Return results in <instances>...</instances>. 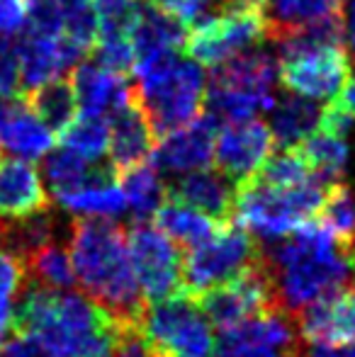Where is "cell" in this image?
Masks as SVG:
<instances>
[{"label": "cell", "mask_w": 355, "mask_h": 357, "mask_svg": "<svg viewBox=\"0 0 355 357\" xmlns=\"http://www.w3.org/2000/svg\"><path fill=\"white\" fill-rule=\"evenodd\" d=\"M273 273L278 304L285 314L304 309L322 294L341 289L353 278L351 250L341 248L319 221H304L292 238L263 255Z\"/></svg>", "instance_id": "2"}, {"label": "cell", "mask_w": 355, "mask_h": 357, "mask_svg": "<svg viewBox=\"0 0 355 357\" xmlns=\"http://www.w3.org/2000/svg\"><path fill=\"white\" fill-rule=\"evenodd\" d=\"M236 345H256V348H270L275 353H285L287 357H297V338H294L292 324L287 314L280 309L258 314L246 319L234 328L222 331L219 348H236Z\"/></svg>", "instance_id": "20"}, {"label": "cell", "mask_w": 355, "mask_h": 357, "mask_svg": "<svg viewBox=\"0 0 355 357\" xmlns=\"http://www.w3.org/2000/svg\"><path fill=\"white\" fill-rule=\"evenodd\" d=\"M20 73L27 93L37 90L39 85L49 83L54 78H61V73L71 71L86 54L71 44L66 37H47V34L22 32L17 42Z\"/></svg>", "instance_id": "14"}, {"label": "cell", "mask_w": 355, "mask_h": 357, "mask_svg": "<svg viewBox=\"0 0 355 357\" xmlns=\"http://www.w3.org/2000/svg\"><path fill=\"white\" fill-rule=\"evenodd\" d=\"M24 270L49 289L68 291L76 284V270H73L71 255L61 245H44L32 258L24 260Z\"/></svg>", "instance_id": "33"}, {"label": "cell", "mask_w": 355, "mask_h": 357, "mask_svg": "<svg viewBox=\"0 0 355 357\" xmlns=\"http://www.w3.org/2000/svg\"><path fill=\"white\" fill-rule=\"evenodd\" d=\"M0 357H63L52 343L34 333H20L15 331L13 338L5 343Z\"/></svg>", "instance_id": "37"}, {"label": "cell", "mask_w": 355, "mask_h": 357, "mask_svg": "<svg viewBox=\"0 0 355 357\" xmlns=\"http://www.w3.org/2000/svg\"><path fill=\"white\" fill-rule=\"evenodd\" d=\"M24 100L54 134H61L78 117L76 93H73L71 83L63 78H54L49 83L39 85L37 90L24 95Z\"/></svg>", "instance_id": "28"}, {"label": "cell", "mask_w": 355, "mask_h": 357, "mask_svg": "<svg viewBox=\"0 0 355 357\" xmlns=\"http://www.w3.org/2000/svg\"><path fill=\"white\" fill-rule=\"evenodd\" d=\"M109 122V168L114 173L139 165L151 158V151L156 146V129L149 122L146 112L137 102V93L129 105L112 114Z\"/></svg>", "instance_id": "15"}, {"label": "cell", "mask_w": 355, "mask_h": 357, "mask_svg": "<svg viewBox=\"0 0 355 357\" xmlns=\"http://www.w3.org/2000/svg\"><path fill=\"white\" fill-rule=\"evenodd\" d=\"M326 188L317 178L287 190L268 188L261 180L248 178L236 188L232 221L261 238H282L319 214Z\"/></svg>", "instance_id": "4"}, {"label": "cell", "mask_w": 355, "mask_h": 357, "mask_svg": "<svg viewBox=\"0 0 355 357\" xmlns=\"http://www.w3.org/2000/svg\"><path fill=\"white\" fill-rule=\"evenodd\" d=\"M95 170L90 168L86 158L63 149V146H59L56 151H49L47 160H44V175H47V183L52 188L54 197H63V195L83 188L95 175Z\"/></svg>", "instance_id": "32"}, {"label": "cell", "mask_w": 355, "mask_h": 357, "mask_svg": "<svg viewBox=\"0 0 355 357\" xmlns=\"http://www.w3.org/2000/svg\"><path fill=\"white\" fill-rule=\"evenodd\" d=\"M256 180L266 183L268 188L275 190H287V188H297V185L312 180V170H309L307 160L302 158L297 149H282L280 153H270L268 160L261 165L256 175Z\"/></svg>", "instance_id": "34"}, {"label": "cell", "mask_w": 355, "mask_h": 357, "mask_svg": "<svg viewBox=\"0 0 355 357\" xmlns=\"http://www.w3.org/2000/svg\"><path fill=\"white\" fill-rule=\"evenodd\" d=\"M13 328V304L10 301H0V340L5 338V333Z\"/></svg>", "instance_id": "43"}, {"label": "cell", "mask_w": 355, "mask_h": 357, "mask_svg": "<svg viewBox=\"0 0 355 357\" xmlns=\"http://www.w3.org/2000/svg\"><path fill=\"white\" fill-rule=\"evenodd\" d=\"M24 275H27V270H24L22 260L0 248V301H10L17 294Z\"/></svg>", "instance_id": "38"}, {"label": "cell", "mask_w": 355, "mask_h": 357, "mask_svg": "<svg viewBox=\"0 0 355 357\" xmlns=\"http://www.w3.org/2000/svg\"><path fill=\"white\" fill-rule=\"evenodd\" d=\"M137 326L156 357H212L217 350L212 324L185 287L166 299L144 304Z\"/></svg>", "instance_id": "6"}, {"label": "cell", "mask_w": 355, "mask_h": 357, "mask_svg": "<svg viewBox=\"0 0 355 357\" xmlns=\"http://www.w3.org/2000/svg\"><path fill=\"white\" fill-rule=\"evenodd\" d=\"M253 3H261V5H263V3H266V0H253Z\"/></svg>", "instance_id": "45"}, {"label": "cell", "mask_w": 355, "mask_h": 357, "mask_svg": "<svg viewBox=\"0 0 355 357\" xmlns=\"http://www.w3.org/2000/svg\"><path fill=\"white\" fill-rule=\"evenodd\" d=\"M54 216L49 209L37 212L24 219H0V248L24 263L37 250L52 243L54 238Z\"/></svg>", "instance_id": "26"}, {"label": "cell", "mask_w": 355, "mask_h": 357, "mask_svg": "<svg viewBox=\"0 0 355 357\" xmlns=\"http://www.w3.org/2000/svg\"><path fill=\"white\" fill-rule=\"evenodd\" d=\"M297 357H302V355H297Z\"/></svg>", "instance_id": "46"}, {"label": "cell", "mask_w": 355, "mask_h": 357, "mask_svg": "<svg viewBox=\"0 0 355 357\" xmlns=\"http://www.w3.org/2000/svg\"><path fill=\"white\" fill-rule=\"evenodd\" d=\"M299 333L312 345L355 340V289H333L299 311Z\"/></svg>", "instance_id": "13"}, {"label": "cell", "mask_w": 355, "mask_h": 357, "mask_svg": "<svg viewBox=\"0 0 355 357\" xmlns=\"http://www.w3.org/2000/svg\"><path fill=\"white\" fill-rule=\"evenodd\" d=\"M333 100H336V102L341 105V107H346L348 112L355 114V75H348L346 85H343L341 93H338Z\"/></svg>", "instance_id": "41"}, {"label": "cell", "mask_w": 355, "mask_h": 357, "mask_svg": "<svg viewBox=\"0 0 355 357\" xmlns=\"http://www.w3.org/2000/svg\"><path fill=\"white\" fill-rule=\"evenodd\" d=\"M217 117L199 114L192 122L161 134L151 151V163L158 173L185 175L192 170H202L214 158V142H217Z\"/></svg>", "instance_id": "12"}, {"label": "cell", "mask_w": 355, "mask_h": 357, "mask_svg": "<svg viewBox=\"0 0 355 357\" xmlns=\"http://www.w3.org/2000/svg\"><path fill=\"white\" fill-rule=\"evenodd\" d=\"M68 83L76 93L78 109L88 114L112 117L117 109H122L134 100V85L127 83V75L109 71L98 61L76 63L71 68Z\"/></svg>", "instance_id": "16"}, {"label": "cell", "mask_w": 355, "mask_h": 357, "mask_svg": "<svg viewBox=\"0 0 355 357\" xmlns=\"http://www.w3.org/2000/svg\"><path fill=\"white\" fill-rule=\"evenodd\" d=\"M153 226H156L158 231H163L178 248L183 245V248L190 250L202 243V241L212 238V236L227 224H219V221L199 214L197 209L166 197V202L153 214Z\"/></svg>", "instance_id": "24"}, {"label": "cell", "mask_w": 355, "mask_h": 357, "mask_svg": "<svg viewBox=\"0 0 355 357\" xmlns=\"http://www.w3.org/2000/svg\"><path fill=\"white\" fill-rule=\"evenodd\" d=\"M27 22L24 0H0V37H15Z\"/></svg>", "instance_id": "39"}, {"label": "cell", "mask_w": 355, "mask_h": 357, "mask_svg": "<svg viewBox=\"0 0 355 357\" xmlns=\"http://www.w3.org/2000/svg\"><path fill=\"white\" fill-rule=\"evenodd\" d=\"M273 134L261 119H241L229 122L222 132H217L214 142V160L219 173L227 175L232 183H243L261 170V165L273 153Z\"/></svg>", "instance_id": "11"}, {"label": "cell", "mask_w": 355, "mask_h": 357, "mask_svg": "<svg viewBox=\"0 0 355 357\" xmlns=\"http://www.w3.org/2000/svg\"><path fill=\"white\" fill-rule=\"evenodd\" d=\"M294 149L302 153V158L307 160L312 175L324 185H333L338 180V175L343 173L348 160V146L343 142V137H336L331 132L317 129L314 134H309L299 146Z\"/></svg>", "instance_id": "29"}, {"label": "cell", "mask_w": 355, "mask_h": 357, "mask_svg": "<svg viewBox=\"0 0 355 357\" xmlns=\"http://www.w3.org/2000/svg\"><path fill=\"white\" fill-rule=\"evenodd\" d=\"M132 73L137 75V102L156 134L183 127L202 114L207 85L197 61L180 59V52L151 54L137 59Z\"/></svg>", "instance_id": "3"}, {"label": "cell", "mask_w": 355, "mask_h": 357, "mask_svg": "<svg viewBox=\"0 0 355 357\" xmlns=\"http://www.w3.org/2000/svg\"><path fill=\"white\" fill-rule=\"evenodd\" d=\"M166 197L188 204L219 224H232L234 219L236 190L232 188V180L219 170L202 168L180 175L173 188H166Z\"/></svg>", "instance_id": "17"}, {"label": "cell", "mask_w": 355, "mask_h": 357, "mask_svg": "<svg viewBox=\"0 0 355 357\" xmlns=\"http://www.w3.org/2000/svg\"><path fill=\"white\" fill-rule=\"evenodd\" d=\"M0 146H3V144H0Z\"/></svg>", "instance_id": "47"}, {"label": "cell", "mask_w": 355, "mask_h": 357, "mask_svg": "<svg viewBox=\"0 0 355 357\" xmlns=\"http://www.w3.org/2000/svg\"><path fill=\"white\" fill-rule=\"evenodd\" d=\"M98 17V39H132L134 24L142 13L139 0H90Z\"/></svg>", "instance_id": "35"}, {"label": "cell", "mask_w": 355, "mask_h": 357, "mask_svg": "<svg viewBox=\"0 0 355 357\" xmlns=\"http://www.w3.org/2000/svg\"><path fill=\"white\" fill-rule=\"evenodd\" d=\"M261 258L258 245L239 224H227L183 258V287L192 294L219 287Z\"/></svg>", "instance_id": "8"}, {"label": "cell", "mask_w": 355, "mask_h": 357, "mask_svg": "<svg viewBox=\"0 0 355 357\" xmlns=\"http://www.w3.org/2000/svg\"><path fill=\"white\" fill-rule=\"evenodd\" d=\"M124 234L144 301L166 299L183 289V255L163 231L149 221H134Z\"/></svg>", "instance_id": "9"}, {"label": "cell", "mask_w": 355, "mask_h": 357, "mask_svg": "<svg viewBox=\"0 0 355 357\" xmlns=\"http://www.w3.org/2000/svg\"><path fill=\"white\" fill-rule=\"evenodd\" d=\"M341 13V0H266V34L273 42L299 27Z\"/></svg>", "instance_id": "25"}, {"label": "cell", "mask_w": 355, "mask_h": 357, "mask_svg": "<svg viewBox=\"0 0 355 357\" xmlns=\"http://www.w3.org/2000/svg\"><path fill=\"white\" fill-rule=\"evenodd\" d=\"M76 282L122 324H139L144 294L134 273L122 226L107 219H78L68 245Z\"/></svg>", "instance_id": "1"}, {"label": "cell", "mask_w": 355, "mask_h": 357, "mask_svg": "<svg viewBox=\"0 0 355 357\" xmlns=\"http://www.w3.org/2000/svg\"><path fill=\"white\" fill-rule=\"evenodd\" d=\"M185 39H188V29L180 20L171 17L153 5H142V13H139L132 32L137 59L163 52H180V49H185Z\"/></svg>", "instance_id": "23"}, {"label": "cell", "mask_w": 355, "mask_h": 357, "mask_svg": "<svg viewBox=\"0 0 355 357\" xmlns=\"http://www.w3.org/2000/svg\"><path fill=\"white\" fill-rule=\"evenodd\" d=\"M261 37H266L263 5L253 0H227L217 15L192 24L185 39V52L192 61L214 68L251 49Z\"/></svg>", "instance_id": "7"}, {"label": "cell", "mask_w": 355, "mask_h": 357, "mask_svg": "<svg viewBox=\"0 0 355 357\" xmlns=\"http://www.w3.org/2000/svg\"><path fill=\"white\" fill-rule=\"evenodd\" d=\"M49 209L42 175L29 160H0V219H24Z\"/></svg>", "instance_id": "19"}, {"label": "cell", "mask_w": 355, "mask_h": 357, "mask_svg": "<svg viewBox=\"0 0 355 357\" xmlns=\"http://www.w3.org/2000/svg\"><path fill=\"white\" fill-rule=\"evenodd\" d=\"M114 178H117V173L112 168H98L83 188L73 190L63 197H56V202L68 212L81 214L83 219L112 221L127 209V199H124L122 188Z\"/></svg>", "instance_id": "21"}, {"label": "cell", "mask_w": 355, "mask_h": 357, "mask_svg": "<svg viewBox=\"0 0 355 357\" xmlns=\"http://www.w3.org/2000/svg\"><path fill=\"white\" fill-rule=\"evenodd\" d=\"M278 59L266 49H246L229 61L214 66L209 88L204 90L207 112L227 122L251 119L258 112H270L275 105Z\"/></svg>", "instance_id": "5"}, {"label": "cell", "mask_w": 355, "mask_h": 357, "mask_svg": "<svg viewBox=\"0 0 355 357\" xmlns=\"http://www.w3.org/2000/svg\"><path fill=\"white\" fill-rule=\"evenodd\" d=\"M212 357H280V353L256 345H236V348H219V353Z\"/></svg>", "instance_id": "40"}, {"label": "cell", "mask_w": 355, "mask_h": 357, "mask_svg": "<svg viewBox=\"0 0 355 357\" xmlns=\"http://www.w3.org/2000/svg\"><path fill=\"white\" fill-rule=\"evenodd\" d=\"M0 144L17 158L37 160L54 149V132L24 98L0 100Z\"/></svg>", "instance_id": "18"}, {"label": "cell", "mask_w": 355, "mask_h": 357, "mask_svg": "<svg viewBox=\"0 0 355 357\" xmlns=\"http://www.w3.org/2000/svg\"><path fill=\"white\" fill-rule=\"evenodd\" d=\"M319 224L333 236L341 248L351 250L355 243V199L341 183L326 188L322 209H319Z\"/></svg>", "instance_id": "31"}, {"label": "cell", "mask_w": 355, "mask_h": 357, "mask_svg": "<svg viewBox=\"0 0 355 357\" xmlns=\"http://www.w3.org/2000/svg\"><path fill=\"white\" fill-rule=\"evenodd\" d=\"M351 265H353V275H355V253H351Z\"/></svg>", "instance_id": "44"}, {"label": "cell", "mask_w": 355, "mask_h": 357, "mask_svg": "<svg viewBox=\"0 0 355 357\" xmlns=\"http://www.w3.org/2000/svg\"><path fill=\"white\" fill-rule=\"evenodd\" d=\"M119 175H122L119 188H122L127 207L132 209L137 221H146L166 202V185H163L161 173H158L151 160L132 165V168L122 170Z\"/></svg>", "instance_id": "27"}, {"label": "cell", "mask_w": 355, "mask_h": 357, "mask_svg": "<svg viewBox=\"0 0 355 357\" xmlns=\"http://www.w3.org/2000/svg\"><path fill=\"white\" fill-rule=\"evenodd\" d=\"M348 5V13H346V39H348V47H351V54L355 59V0H346Z\"/></svg>", "instance_id": "42"}, {"label": "cell", "mask_w": 355, "mask_h": 357, "mask_svg": "<svg viewBox=\"0 0 355 357\" xmlns=\"http://www.w3.org/2000/svg\"><path fill=\"white\" fill-rule=\"evenodd\" d=\"M61 146L86 160H100L109 146V119L105 114L81 112L61 132Z\"/></svg>", "instance_id": "30"}, {"label": "cell", "mask_w": 355, "mask_h": 357, "mask_svg": "<svg viewBox=\"0 0 355 357\" xmlns=\"http://www.w3.org/2000/svg\"><path fill=\"white\" fill-rule=\"evenodd\" d=\"M280 61L282 85L289 93L307 100H333L351 75L343 47L309 49Z\"/></svg>", "instance_id": "10"}, {"label": "cell", "mask_w": 355, "mask_h": 357, "mask_svg": "<svg viewBox=\"0 0 355 357\" xmlns=\"http://www.w3.org/2000/svg\"><path fill=\"white\" fill-rule=\"evenodd\" d=\"M20 85H22V73H20L17 44L10 42V37H0V100L17 98Z\"/></svg>", "instance_id": "36"}, {"label": "cell", "mask_w": 355, "mask_h": 357, "mask_svg": "<svg viewBox=\"0 0 355 357\" xmlns=\"http://www.w3.org/2000/svg\"><path fill=\"white\" fill-rule=\"evenodd\" d=\"M322 107L312 100L299 98V95H282L275 98V105L270 107V134L273 142L282 149H294L319 129Z\"/></svg>", "instance_id": "22"}]
</instances>
